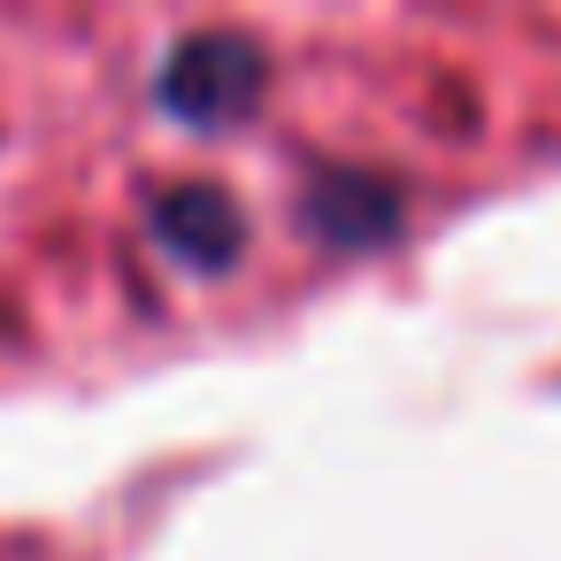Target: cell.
<instances>
[{
	"label": "cell",
	"mask_w": 561,
	"mask_h": 561,
	"mask_svg": "<svg viewBox=\"0 0 561 561\" xmlns=\"http://www.w3.org/2000/svg\"><path fill=\"white\" fill-rule=\"evenodd\" d=\"M270 85V62L247 32L231 24H208V32H185L162 62H154V101L178 116V124H239Z\"/></svg>",
	"instance_id": "6da1fadb"
},
{
	"label": "cell",
	"mask_w": 561,
	"mask_h": 561,
	"mask_svg": "<svg viewBox=\"0 0 561 561\" xmlns=\"http://www.w3.org/2000/svg\"><path fill=\"white\" fill-rule=\"evenodd\" d=\"M147 231H154V247H162L178 270H193V277L231 270L239 247H247V216H239V201L216 193V185H170V193H154Z\"/></svg>",
	"instance_id": "7a4b0ae2"
},
{
	"label": "cell",
	"mask_w": 561,
	"mask_h": 561,
	"mask_svg": "<svg viewBox=\"0 0 561 561\" xmlns=\"http://www.w3.org/2000/svg\"><path fill=\"white\" fill-rule=\"evenodd\" d=\"M308 224L323 247H377L400 231V193L369 170H323V185L308 193Z\"/></svg>",
	"instance_id": "3957f363"
}]
</instances>
